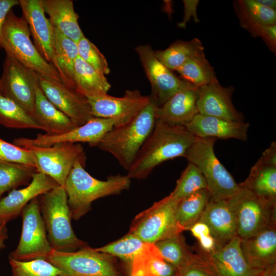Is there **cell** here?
<instances>
[{
  "instance_id": "cell-47",
  "label": "cell",
  "mask_w": 276,
  "mask_h": 276,
  "mask_svg": "<svg viewBox=\"0 0 276 276\" xmlns=\"http://www.w3.org/2000/svg\"><path fill=\"white\" fill-rule=\"evenodd\" d=\"M188 229L197 239L202 236L211 235L209 226L205 223L199 221L193 224Z\"/></svg>"
},
{
  "instance_id": "cell-12",
  "label": "cell",
  "mask_w": 276,
  "mask_h": 276,
  "mask_svg": "<svg viewBox=\"0 0 276 276\" xmlns=\"http://www.w3.org/2000/svg\"><path fill=\"white\" fill-rule=\"evenodd\" d=\"M6 54L0 78L1 91L34 117L35 86L38 75L11 54Z\"/></svg>"
},
{
  "instance_id": "cell-48",
  "label": "cell",
  "mask_w": 276,
  "mask_h": 276,
  "mask_svg": "<svg viewBox=\"0 0 276 276\" xmlns=\"http://www.w3.org/2000/svg\"><path fill=\"white\" fill-rule=\"evenodd\" d=\"M266 163L276 165V143L273 142L263 152L260 157Z\"/></svg>"
},
{
  "instance_id": "cell-21",
  "label": "cell",
  "mask_w": 276,
  "mask_h": 276,
  "mask_svg": "<svg viewBox=\"0 0 276 276\" xmlns=\"http://www.w3.org/2000/svg\"><path fill=\"white\" fill-rule=\"evenodd\" d=\"M241 239L235 236L224 245L205 255L217 276H265V272L252 268L241 250Z\"/></svg>"
},
{
  "instance_id": "cell-26",
  "label": "cell",
  "mask_w": 276,
  "mask_h": 276,
  "mask_svg": "<svg viewBox=\"0 0 276 276\" xmlns=\"http://www.w3.org/2000/svg\"><path fill=\"white\" fill-rule=\"evenodd\" d=\"M45 13L52 26L75 42L84 36L72 0H41Z\"/></svg>"
},
{
  "instance_id": "cell-4",
  "label": "cell",
  "mask_w": 276,
  "mask_h": 276,
  "mask_svg": "<svg viewBox=\"0 0 276 276\" xmlns=\"http://www.w3.org/2000/svg\"><path fill=\"white\" fill-rule=\"evenodd\" d=\"M40 213L48 239L53 249L73 252L87 245L75 234L71 214L63 187L57 186L38 197Z\"/></svg>"
},
{
  "instance_id": "cell-28",
  "label": "cell",
  "mask_w": 276,
  "mask_h": 276,
  "mask_svg": "<svg viewBox=\"0 0 276 276\" xmlns=\"http://www.w3.org/2000/svg\"><path fill=\"white\" fill-rule=\"evenodd\" d=\"M176 269L166 261L154 244L146 243L135 257L128 276H175Z\"/></svg>"
},
{
  "instance_id": "cell-14",
  "label": "cell",
  "mask_w": 276,
  "mask_h": 276,
  "mask_svg": "<svg viewBox=\"0 0 276 276\" xmlns=\"http://www.w3.org/2000/svg\"><path fill=\"white\" fill-rule=\"evenodd\" d=\"M93 117L112 119L114 127L125 125L138 115L150 102V96L143 95L138 90H127L123 96L107 94L87 98Z\"/></svg>"
},
{
  "instance_id": "cell-49",
  "label": "cell",
  "mask_w": 276,
  "mask_h": 276,
  "mask_svg": "<svg viewBox=\"0 0 276 276\" xmlns=\"http://www.w3.org/2000/svg\"><path fill=\"white\" fill-rule=\"evenodd\" d=\"M8 231L6 225L0 226V252L6 247L5 241L8 238Z\"/></svg>"
},
{
  "instance_id": "cell-42",
  "label": "cell",
  "mask_w": 276,
  "mask_h": 276,
  "mask_svg": "<svg viewBox=\"0 0 276 276\" xmlns=\"http://www.w3.org/2000/svg\"><path fill=\"white\" fill-rule=\"evenodd\" d=\"M0 161L20 164L36 169L35 158L30 150L8 143L1 138Z\"/></svg>"
},
{
  "instance_id": "cell-6",
  "label": "cell",
  "mask_w": 276,
  "mask_h": 276,
  "mask_svg": "<svg viewBox=\"0 0 276 276\" xmlns=\"http://www.w3.org/2000/svg\"><path fill=\"white\" fill-rule=\"evenodd\" d=\"M216 140L197 137L184 157L195 165L204 176L211 198L228 199L234 196L240 187L216 156L214 146Z\"/></svg>"
},
{
  "instance_id": "cell-1",
  "label": "cell",
  "mask_w": 276,
  "mask_h": 276,
  "mask_svg": "<svg viewBox=\"0 0 276 276\" xmlns=\"http://www.w3.org/2000/svg\"><path fill=\"white\" fill-rule=\"evenodd\" d=\"M197 137L184 126L174 125L156 120L154 128L127 171L130 178H146L164 162L185 153Z\"/></svg>"
},
{
  "instance_id": "cell-44",
  "label": "cell",
  "mask_w": 276,
  "mask_h": 276,
  "mask_svg": "<svg viewBox=\"0 0 276 276\" xmlns=\"http://www.w3.org/2000/svg\"><path fill=\"white\" fill-rule=\"evenodd\" d=\"M19 5L17 0H0V49H3V28L7 15L15 6Z\"/></svg>"
},
{
  "instance_id": "cell-33",
  "label": "cell",
  "mask_w": 276,
  "mask_h": 276,
  "mask_svg": "<svg viewBox=\"0 0 276 276\" xmlns=\"http://www.w3.org/2000/svg\"><path fill=\"white\" fill-rule=\"evenodd\" d=\"M211 198L208 189L197 191L179 200L175 211L176 220L183 231L197 222Z\"/></svg>"
},
{
  "instance_id": "cell-46",
  "label": "cell",
  "mask_w": 276,
  "mask_h": 276,
  "mask_svg": "<svg viewBox=\"0 0 276 276\" xmlns=\"http://www.w3.org/2000/svg\"><path fill=\"white\" fill-rule=\"evenodd\" d=\"M202 251L209 254L218 248L215 239L211 235L203 236L198 239Z\"/></svg>"
},
{
  "instance_id": "cell-31",
  "label": "cell",
  "mask_w": 276,
  "mask_h": 276,
  "mask_svg": "<svg viewBox=\"0 0 276 276\" xmlns=\"http://www.w3.org/2000/svg\"><path fill=\"white\" fill-rule=\"evenodd\" d=\"M55 49L57 61L62 83L75 89L74 66L78 56L77 44L54 27Z\"/></svg>"
},
{
  "instance_id": "cell-43",
  "label": "cell",
  "mask_w": 276,
  "mask_h": 276,
  "mask_svg": "<svg viewBox=\"0 0 276 276\" xmlns=\"http://www.w3.org/2000/svg\"><path fill=\"white\" fill-rule=\"evenodd\" d=\"M177 276H217L215 270L202 252L195 254L190 262L183 269L177 272Z\"/></svg>"
},
{
  "instance_id": "cell-38",
  "label": "cell",
  "mask_w": 276,
  "mask_h": 276,
  "mask_svg": "<svg viewBox=\"0 0 276 276\" xmlns=\"http://www.w3.org/2000/svg\"><path fill=\"white\" fill-rule=\"evenodd\" d=\"M146 243H147L143 242L135 235L129 232L116 241L95 249L120 259L126 264L129 271V267L134 258L144 247Z\"/></svg>"
},
{
  "instance_id": "cell-23",
  "label": "cell",
  "mask_w": 276,
  "mask_h": 276,
  "mask_svg": "<svg viewBox=\"0 0 276 276\" xmlns=\"http://www.w3.org/2000/svg\"><path fill=\"white\" fill-rule=\"evenodd\" d=\"M241 239L242 253L250 266L263 271L275 269V227L264 229Z\"/></svg>"
},
{
  "instance_id": "cell-7",
  "label": "cell",
  "mask_w": 276,
  "mask_h": 276,
  "mask_svg": "<svg viewBox=\"0 0 276 276\" xmlns=\"http://www.w3.org/2000/svg\"><path fill=\"white\" fill-rule=\"evenodd\" d=\"M44 260L58 268L61 276H126L114 257L88 245L70 252L53 249Z\"/></svg>"
},
{
  "instance_id": "cell-27",
  "label": "cell",
  "mask_w": 276,
  "mask_h": 276,
  "mask_svg": "<svg viewBox=\"0 0 276 276\" xmlns=\"http://www.w3.org/2000/svg\"><path fill=\"white\" fill-rule=\"evenodd\" d=\"M239 185L276 204V165L266 163L260 158L251 168L248 177Z\"/></svg>"
},
{
  "instance_id": "cell-34",
  "label": "cell",
  "mask_w": 276,
  "mask_h": 276,
  "mask_svg": "<svg viewBox=\"0 0 276 276\" xmlns=\"http://www.w3.org/2000/svg\"><path fill=\"white\" fill-rule=\"evenodd\" d=\"M176 71L182 80L198 88L217 80L204 52L187 61Z\"/></svg>"
},
{
  "instance_id": "cell-50",
  "label": "cell",
  "mask_w": 276,
  "mask_h": 276,
  "mask_svg": "<svg viewBox=\"0 0 276 276\" xmlns=\"http://www.w3.org/2000/svg\"><path fill=\"white\" fill-rule=\"evenodd\" d=\"M259 3L268 8L275 10L276 1L275 0H256Z\"/></svg>"
},
{
  "instance_id": "cell-32",
  "label": "cell",
  "mask_w": 276,
  "mask_h": 276,
  "mask_svg": "<svg viewBox=\"0 0 276 276\" xmlns=\"http://www.w3.org/2000/svg\"><path fill=\"white\" fill-rule=\"evenodd\" d=\"M198 38L189 41L178 40L164 50L154 51L157 58L171 71H176L187 61L204 52Z\"/></svg>"
},
{
  "instance_id": "cell-8",
  "label": "cell",
  "mask_w": 276,
  "mask_h": 276,
  "mask_svg": "<svg viewBox=\"0 0 276 276\" xmlns=\"http://www.w3.org/2000/svg\"><path fill=\"white\" fill-rule=\"evenodd\" d=\"M179 201L170 194L155 202L136 216L129 232L150 244L180 233L183 230L178 225L175 217Z\"/></svg>"
},
{
  "instance_id": "cell-40",
  "label": "cell",
  "mask_w": 276,
  "mask_h": 276,
  "mask_svg": "<svg viewBox=\"0 0 276 276\" xmlns=\"http://www.w3.org/2000/svg\"><path fill=\"white\" fill-rule=\"evenodd\" d=\"M12 276H61V271L44 259L18 261L9 258Z\"/></svg>"
},
{
  "instance_id": "cell-22",
  "label": "cell",
  "mask_w": 276,
  "mask_h": 276,
  "mask_svg": "<svg viewBox=\"0 0 276 276\" xmlns=\"http://www.w3.org/2000/svg\"><path fill=\"white\" fill-rule=\"evenodd\" d=\"M198 93L199 88L191 84L179 90L157 107L156 120L170 125L185 126L198 113Z\"/></svg>"
},
{
  "instance_id": "cell-9",
  "label": "cell",
  "mask_w": 276,
  "mask_h": 276,
  "mask_svg": "<svg viewBox=\"0 0 276 276\" xmlns=\"http://www.w3.org/2000/svg\"><path fill=\"white\" fill-rule=\"evenodd\" d=\"M232 198L236 212L237 236L245 238L275 227L276 204L241 187Z\"/></svg>"
},
{
  "instance_id": "cell-13",
  "label": "cell",
  "mask_w": 276,
  "mask_h": 276,
  "mask_svg": "<svg viewBox=\"0 0 276 276\" xmlns=\"http://www.w3.org/2000/svg\"><path fill=\"white\" fill-rule=\"evenodd\" d=\"M115 125L114 119L93 117L85 124L65 133L58 135L38 134L34 139L16 138L13 143L23 148L30 146L47 147L60 143H86L95 147Z\"/></svg>"
},
{
  "instance_id": "cell-17",
  "label": "cell",
  "mask_w": 276,
  "mask_h": 276,
  "mask_svg": "<svg viewBox=\"0 0 276 276\" xmlns=\"http://www.w3.org/2000/svg\"><path fill=\"white\" fill-rule=\"evenodd\" d=\"M38 84L49 100L77 126L85 124L93 117L87 98L75 89L39 76Z\"/></svg>"
},
{
  "instance_id": "cell-2",
  "label": "cell",
  "mask_w": 276,
  "mask_h": 276,
  "mask_svg": "<svg viewBox=\"0 0 276 276\" xmlns=\"http://www.w3.org/2000/svg\"><path fill=\"white\" fill-rule=\"evenodd\" d=\"M85 165L77 162L65 180L63 188L67 197L72 218L78 220L86 214L95 200L120 194L129 188L131 179L126 175H111L106 180L91 176Z\"/></svg>"
},
{
  "instance_id": "cell-18",
  "label": "cell",
  "mask_w": 276,
  "mask_h": 276,
  "mask_svg": "<svg viewBox=\"0 0 276 276\" xmlns=\"http://www.w3.org/2000/svg\"><path fill=\"white\" fill-rule=\"evenodd\" d=\"M234 90L233 86H223L218 80L199 88L197 101L198 113L228 121L244 122L243 114L232 101Z\"/></svg>"
},
{
  "instance_id": "cell-37",
  "label": "cell",
  "mask_w": 276,
  "mask_h": 276,
  "mask_svg": "<svg viewBox=\"0 0 276 276\" xmlns=\"http://www.w3.org/2000/svg\"><path fill=\"white\" fill-rule=\"evenodd\" d=\"M36 172L31 166L0 161V199L5 192L28 184Z\"/></svg>"
},
{
  "instance_id": "cell-5",
  "label": "cell",
  "mask_w": 276,
  "mask_h": 276,
  "mask_svg": "<svg viewBox=\"0 0 276 276\" xmlns=\"http://www.w3.org/2000/svg\"><path fill=\"white\" fill-rule=\"evenodd\" d=\"M30 35L26 21L11 10L7 15L3 28V49L6 53L11 54L38 76L62 83L56 70L40 55L31 41Z\"/></svg>"
},
{
  "instance_id": "cell-36",
  "label": "cell",
  "mask_w": 276,
  "mask_h": 276,
  "mask_svg": "<svg viewBox=\"0 0 276 276\" xmlns=\"http://www.w3.org/2000/svg\"><path fill=\"white\" fill-rule=\"evenodd\" d=\"M0 125L15 129H35L43 130L35 119L16 103L4 96L0 88Z\"/></svg>"
},
{
  "instance_id": "cell-25",
  "label": "cell",
  "mask_w": 276,
  "mask_h": 276,
  "mask_svg": "<svg viewBox=\"0 0 276 276\" xmlns=\"http://www.w3.org/2000/svg\"><path fill=\"white\" fill-rule=\"evenodd\" d=\"M34 118L48 135L65 133L77 126L47 98L38 84L35 86Z\"/></svg>"
},
{
  "instance_id": "cell-45",
  "label": "cell",
  "mask_w": 276,
  "mask_h": 276,
  "mask_svg": "<svg viewBox=\"0 0 276 276\" xmlns=\"http://www.w3.org/2000/svg\"><path fill=\"white\" fill-rule=\"evenodd\" d=\"M183 2L185 6V16L183 21L178 25L179 27L180 28H185L187 23L192 17L195 22L199 21L196 12L199 1H183Z\"/></svg>"
},
{
  "instance_id": "cell-15",
  "label": "cell",
  "mask_w": 276,
  "mask_h": 276,
  "mask_svg": "<svg viewBox=\"0 0 276 276\" xmlns=\"http://www.w3.org/2000/svg\"><path fill=\"white\" fill-rule=\"evenodd\" d=\"M135 50L151 85L150 97L158 106L190 84L164 65L157 58L150 45H139Z\"/></svg>"
},
{
  "instance_id": "cell-3",
  "label": "cell",
  "mask_w": 276,
  "mask_h": 276,
  "mask_svg": "<svg viewBox=\"0 0 276 276\" xmlns=\"http://www.w3.org/2000/svg\"><path fill=\"white\" fill-rule=\"evenodd\" d=\"M151 99L150 103L133 120L125 125L114 127L97 146L112 155L126 171L155 126V112L158 105Z\"/></svg>"
},
{
  "instance_id": "cell-51",
  "label": "cell",
  "mask_w": 276,
  "mask_h": 276,
  "mask_svg": "<svg viewBox=\"0 0 276 276\" xmlns=\"http://www.w3.org/2000/svg\"><path fill=\"white\" fill-rule=\"evenodd\" d=\"M175 276H177V273H176V275H175Z\"/></svg>"
},
{
  "instance_id": "cell-30",
  "label": "cell",
  "mask_w": 276,
  "mask_h": 276,
  "mask_svg": "<svg viewBox=\"0 0 276 276\" xmlns=\"http://www.w3.org/2000/svg\"><path fill=\"white\" fill-rule=\"evenodd\" d=\"M74 81L75 90L87 98L106 94L111 87L105 75L79 56L75 63Z\"/></svg>"
},
{
  "instance_id": "cell-24",
  "label": "cell",
  "mask_w": 276,
  "mask_h": 276,
  "mask_svg": "<svg viewBox=\"0 0 276 276\" xmlns=\"http://www.w3.org/2000/svg\"><path fill=\"white\" fill-rule=\"evenodd\" d=\"M248 123L228 121L211 116L197 114L185 127L194 136L216 139H247Z\"/></svg>"
},
{
  "instance_id": "cell-39",
  "label": "cell",
  "mask_w": 276,
  "mask_h": 276,
  "mask_svg": "<svg viewBox=\"0 0 276 276\" xmlns=\"http://www.w3.org/2000/svg\"><path fill=\"white\" fill-rule=\"evenodd\" d=\"M204 189H207V184L204 176L195 165L189 163L177 180L175 188L170 195L173 198L179 201Z\"/></svg>"
},
{
  "instance_id": "cell-11",
  "label": "cell",
  "mask_w": 276,
  "mask_h": 276,
  "mask_svg": "<svg viewBox=\"0 0 276 276\" xmlns=\"http://www.w3.org/2000/svg\"><path fill=\"white\" fill-rule=\"evenodd\" d=\"M34 156L37 172L44 174L63 187L77 162L85 165L86 156L79 143H60L47 147L27 146Z\"/></svg>"
},
{
  "instance_id": "cell-41",
  "label": "cell",
  "mask_w": 276,
  "mask_h": 276,
  "mask_svg": "<svg viewBox=\"0 0 276 276\" xmlns=\"http://www.w3.org/2000/svg\"><path fill=\"white\" fill-rule=\"evenodd\" d=\"M78 56L98 72L106 75L110 68L106 58L88 38L83 36L77 42Z\"/></svg>"
},
{
  "instance_id": "cell-19",
  "label": "cell",
  "mask_w": 276,
  "mask_h": 276,
  "mask_svg": "<svg viewBox=\"0 0 276 276\" xmlns=\"http://www.w3.org/2000/svg\"><path fill=\"white\" fill-rule=\"evenodd\" d=\"M58 186L48 175L36 172L27 187L12 190L0 199V226L20 216L24 208L32 199Z\"/></svg>"
},
{
  "instance_id": "cell-35",
  "label": "cell",
  "mask_w": 276,
  "mask_h": 276,
  "mask_svg": "<svg viewBox=\"0 0 276 276\" xmlns=\"http://www.w3.org/2000/svg\"><path fill=\"white\" fill-rule=\"evenodd\" d=\"M154 245L164 260L172 265L177 272L188 265L195 255L189 251L180 233L162 239Z\"/></svg>"
},
{
  "instance_id": "cell-16",
  "label": "cell",
  "mask_w": 276,
  "mask_h": 276,
  "mask_svg": "<svg viewBox=\"0 0 276 276\" xmlns=\"http://www.w3.org/2000/svg\"><path fill=\"white\" fill-rule=\"evenodd\" d=\"M18 2L22 18L29 26L35 47L42 57L60 75L55 54L54 29L45 16L41 0H18Z\"/></svg>"
},
{
  "instance_id": "cell-10",
  "label": "cell",
  "mask_w": 276,
  "mask_h": 276,
  "mask_svg": "<svg viewBox=\"0 0 276 276\" xmlns=\"http://www.w3.org/2000/svg\"><path fill=\"white\" fill-rule=\"evenodd\" d=\"M20 216L22 228L19 243L9 258L18 261L45 259L53 249L49 242L38 197L29 202Z\"/></svg>"
},
{
  "instance_id": "cell-20",
  "label": "cell",
  "mask_w": 276,
  "mask_h": 276,
  "mask_svg": "<svg viewBox=\"0 0 276 276\" xmlns=\"http://www.w3.org/2000/svg\"><path fill=\"white\" fill-rule=\"evenodd\" d=\"M198 221L209 226L218 248L237 236L236 212L232 197L218 199L211 198Z\"/></svg>"
},
{
  "instance_id": "cell-29",
  "label": "cell",
  "mask_w": 276,
  "mask_h": 276,
  "mask_svg": "<svg viewBox=\"0 0 276 276\" xmlns=\"http://www.w3.org/2000/svg\"><path fill=\"white\" fill-rule=\"evenodd\" d=\"M234 6L241 27L254 37L258 36L262 25H275L276 11L256 0L238 1Z\"/></svg>"
}]
</instances>
